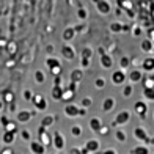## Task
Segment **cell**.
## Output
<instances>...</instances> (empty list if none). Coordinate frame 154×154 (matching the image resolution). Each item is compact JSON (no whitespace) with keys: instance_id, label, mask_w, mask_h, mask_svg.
Listing matches in <instances>:
<instances>
[{"instance_id":"7402d4cb","label":"cell","mask_w":154,"mask_h":154,"mask_svg":"<svg viewBox=\"0 0 154 154\" xmlns=\"http://www.w3.org/2000/svg\"><path fill=\"white\" fill-rule=\"evenodd\" d=\"M142 49H145V51H151V43H149V41H143L142 43Z\"/></svg>"},{"instance_id":"d6a6232c","label":"cell","mask_w":154,"mask_h":154,"mask_svg":"<svg viewBox=\"0 0 154 154\" xmlns=\"http://www.w3.org/2000/svg\"><path fill=\"white\" fill-rule=\"evenodd\" d=\"M79 18H82V19H85V18H86V13H85V9H80V11H79Z\"/></svg>"},{"instance_id":"83f0119b","label":"cell","mask_w":154,"mask_h":154,"mask_svg":"<svg viewBox=\"0 0 154 154\" xmlns=\"http://www.w3.org/2000/svg\"><path fill=\"white\" fill-rule=\"evenodd\" d=\"M135 134H137V137H140V138H146V135H145V132H142V129H137L135 130Z\"/></svg>"},{"instance_id":"5bb4252c","label":"cell","mask_w":154,"mask_h":154,"mask_svg":"<svg viewBox=\"0 0 154 154\" xmlns=\"http://www.w3.org/2000/svg\"><path fill=\"white\" fill-rule=\"evenodd\" d=\"M55 146H57L58 149H61L63 146H65V143H63V138H61V135H60L58 132L55 134Z\"/></svg>"},{"instance_id":"4316f807","label":"cell","mask_w":154,"mask_h":154,"mask_svg":"<svg viewBox=\"0 0 154 154\" xmlns=\"http://www.w3.org/2000/svg\"><path fill=\"white\" fill-rule=\"evenodd\" d=\"M128 65H129V58H121V68L124 69V68H128Z\"/></svg>"},{"instance_id":"30bf717a","label":"cell","mask_w":154,"mask_h":154,"mask_svg":"<svg viewBox=\"0 0 154 154\" xmlns=\"http://www.w3.org/2000/svg\"><path fill=\"white\" fill-rule=\"evenodd\" d=\"M32 115H33V113H30V112H19L18 113V120H19V121H22V123L28 121V120L32 118Z\"/></svg>"},{"instance_id":"d6986e66","label":"cell","mask_w":154,"mask_h":154,"mask_svg":"<svg viewBox=\"0 0 154 154\" xmlns=\"http://www.w3.org/2000/svg\"><path fill=\"white\" fill-rule=\"evenodd\" d=\"M143 93H145V96L148 99H154V90L153 88H145V91H143Z\"/></svg>"},{"instance_id":"d590c367","label":"cell","mask_w":154,"mask_h":154,"mask_svg":"<svg viewBox=\"0 0 154 154\" xmlns=\"http://www.w3.org/2000/svg\"><path fill=\"white\" fill-rule=\"evenodd\" d=\"M0 123H3V124L6 126V124H8V120H6L5 116H2V118H0Z\"/></svg>"},{"instance_id":"f1b7e54d","label":"cell","mask_w":154,"mask_h":154,"mask_svg":"<svg viewBox=\"0 0 154 154\" xmlns=\"http://www.w3.org/2000/svg\"><path fill=\"white\" fill-rule=\"evenodd\" d=\"M80 76H82V74H80L79 71H74V72H72V80H74V82H77V80H79V77H80Z\"/></svg>"},{"instance_id":"1f68e13d","label":"cell","mask_w":154,"mask_h":154,"mask_svg":"<svg viewBox=\"0 0 154 154\" xmlns=\"http://www.w3.org/2000/svg\"><path fill=\"white\" fill-rule=\"evenodd\" d=\"M24 98H25V99H32V98H33L32 93H30V90H25V91H24Z\"/></svg>"},{"instance_id":"8d00e7d4","label":"cell","mask_w":154,"mask_h":154,"mask_svg":"<svg viewBox=\"0 0 154 154\" xmlns=\"http://www.w3.org/2000/svg\"><path fill=\"white\" fill-rule=\"evenodd\" d=\"M90 102H91V101H90L88 98H86V99H83V105H85V107H88V105H90Z\"/></svg>"},{"instance_id":"9c48e42d","label":"cell","mask_w":154,"mask_h":154,"mask_svg":"<svg viewBox=\"0 0 154 154\" xmlns=\"http://www.w3.org/2000/svg\"><path fill=\"white\" fill-rule=\"evenodd\" d=\"M135 110H137V112H138L142 116H145V113H146V104L142 102V101L137 102V104H135Z\"/></svg>"},{"instance_id":"74e56055","label":"cell","mask_w":154,"mask_h":154,"mask_svg":"<svg viewBox=\"0 0 154 154\" xmlns=\"http://www.w3.org/2000/svg\"><path fill=\"white\" fill-rule=\"evenodd\" d=\"M116 137H120L121 140H124V134H123V132H116Z\"/></svg>"},{"instance_id":"836d02e7","label":"cell","mask_w":154,"mask_h":154,"mask_svg":"<svg viewBox=\"0 0 154 154\" xmlns=\"http://www.w3.org/2000/svg\"><path fill=\"white\" fill-rule=\"evenodd\" d=\"M22 137H24L25 140H28V138H30V134L27 132V130H22Z\"/></svg>"},{"instance_id":"ac0fdd59","label":"cell","mask_w":154,"mask_h":154,"mask_svg":"<svg viewBox=\"0 0 154 154\" xmlns=\"http://www.w3.org/2000/svg\"><path fill=\"white\" fill-rule=\"evenodd\" d=\"M123 95H124L126 98H129V96L132 95V85H126L124 90H123Z\"/></svg>"},{"instance_id":"484cf974","label":"cell","mask_w":154,"mask_h":154,"mask_svg":"<svg viewBox=\"0 0 154 154\" xmlns=\"http://www.w3.org/2000/svg\"><path fill=\"white\" fill-rule=\"evenodd\" d=\"M98 148V143L95 142V140H91V142H88V149H96Z\"/></svg>"},{"instance_id":"e575fe53","label":"cell","mask_w":154,"mask_h":154,"mask_svg":"<svg viewBox=\"0 0 154 154\" xmlns=\"http://www.w3.org/2000/svg\"><path fill=\"white\" fill-rule=\"evenodd\" d=\"M134 153H138V154H146V149L145 148H138V149H135V151H134Z\"/></svg>"},{"instance_id":"277c9868","label":"cell","mask_w":154,"mask_h":154,"mask_svg":"<svg viewBox=\"0 0 154 154\" xmlns=\"http://www.w3.org/2000/svg\"><path fill=\"white\" fill-rule=\"evenodd\" d=\"M112 58H110V55H107V53H102L101 55V65H102V68H105V69H109L110 66H112Z\"/></svg>"},{"instance_id":"2e32d148","label":"cell","mask_w":154,"mask_h":154,"mask_svg":"<svg viewBox=\"0 0 154 154\" xmlns=\"http://www.w3.org/2000/svg\"><path fill=\"white\" fill-rule=\"evenodd\" d=\"M110 28H112V32H121V30H126V27L121 25V24H115V22H113V24L110 25Z\"/></svg>"},{"instance_id":"7a4b0ae2","label":"cell","mask_w":154,"mask_h":154,"mask_svg":"<svg viewBox=\"0 0 154 154\" xmlns=\"http://www.w3.org/2000/svg\"><path fill=\"white\" fill-rule=\"evenodd\" d=\"M33 102H35L36 109H39V110H44L46 107H47V104H46V99L43 98V96H33Z\"/></svg>"},{"instance_id":"ffe728a7","label":"cell","mask_w":154,"mask_h":154,"mask_svg":"<svg viewBox=\"0 0 154 154\" xmlns=\"http://www.w3.org/2000/svg\"><path fill=\"white\" fill-rule=\"evenodd\" d=\"M35 77H36V82H38V83H43V82H44V74H43L41 71H36Z\"/></svg>"},{"instance_id":"3957f363","label":"cell","mask_w":154,"mask_h":154,"mask_svg":"<svg viewBox=\"0 0 154 154\" xmlns=\"http://www.w3.org/2000/svg\"><path fill=\"white\" fill-rule=\"evenodd\" d=\"M98 9H99V13H102V14L109 13V11H110L109 2H107V0H99V2H98Z\"/></svg>"},{"instance_id":"9a60e30c","label":"cell","mask_w":154,"mask_h":154,"mask_svg":"<svg viewBox=\"0 0 154 154\" xmlns=\"http://www.w3.org/2000/svg\"><path fill=\"white\" fill-rule=\"evenodd\" d=\"M63 55L66 57V58H74V53H72V49L71 47H63Z\"/></svg>"},{"instance_id":"e0dca14e","label":"cell","mask_w":154,"mask_h":154,"mask_svg":"<svg viewBox=\"0 0 154 154\" xmlns=\"http://www.w3.org/2000/svg\"><path fill=\"white\" fill-rule=\"evenodd\" d=\"M13 138H14V135H13L11 132H6L5 135H3V142H5V143H11Z\"/></svg>"},{"instance_id":"8992f818","label":"cell","mask_w":154,"mask_h":154,"mask_svg":"<svg viewBox=\"0 0 154 154\" xmlns=\"http://www.w3.org/2000/svg\"><path fill=\"white\" fill-rule=\"evenodd\" d=\"M113 105H115V99H113V98H107L105 101L102 102V109L105 110V112L112 110V109H113Z\"/></svg>"},{"instance_id":"cb8c5ba5","label":"cell","mask_w":154,"mask_h":154,"mask_svg":"<svg viewBox=\"0 0 154 154\" xmlns=\"http://www.w3.org/2000/svg\"><path fill=\"white\" fill-rule=\"evenodd\" d=\"M105 85V80L102 79V77H99L98 80H96V86H99V88H101V86H104Z\"/></svg>"},{"instance_id":"603a6c76","label":"cell","mask_w":154,"mask_h":154,"mask_svg":"<svg viewBox=\"0 0 154 154\" xmlns=\"http://www.w3.org/2000/svg\"><path fill=\"white\" fill-rule=\"evenodd\" d=\"M90 124H91V128L95 129V130H99V121H98V120H91Z\"/></svg>"},{"instance_id":"44dd1931","label":"cell","mask_w":154,"mask_h":154,"mask_svg":"<svg viewBox=\"0 0 154 154\" xmlns=\"http://www.w3.org/2000/svg\"><path fill=\"white\" fill-rule=\"evenodd\" d=\"M52 96L53 98H61V90H60V86H55V88L52 90Z\"/></svg>"},{"instance_id":"52a82bcc","label":"cell","mask_w":154,"mask_h":154,"mask_svg":"<svg viewBox=\"0 0 154 154\" xmlns=\"http://www.w3.org/2000/svg\"><path fill=\"white\" fill-rule=\"evenodd\" d=\"M30 148H32V151L35 154H44V146L36 143V142H33L32 145H30Z\"/></svg>"},{"instance_id":"60d3db41","label":"cell","mask_w":154,"mask_h":154,"mask_svg":"<svg viewBox=\"0 0 154 154\" xmlns=\"http://www.w3.org/2000/svg\"><path fill=\"white\" fill-rule=\"evenodd\" d=\"M151 80H153V82H154V74H153V76H151Z\"/></svg>"},{"instance_id":"ab89813d","label":"cell","mask_w":154,"mask_h":154,"mask_svg":"<svg viewBox=\"0 0 154 154\" xmlns=\"http://www.w3.org/2000/svg\"><path fill=\"white\" fill-rule=\"evenodd\" d=\"M71 153H72V154H79V151H77V149H72Z\"/></svg>"},{"instance_id":"b9f144b4","label":"cell","mask_w":154,"mask_h":154,"mask_svg":"<svg viewBox=\"0 0 154 154\" xmlns=\"http://www.w3.org/2000/svg\"><path fill=\"white\" fill-rule=\"evenodd\" d=\"M0 107H2V104H0Z\"/></svg>"},{"instance_id":"4fadbf2b","label":"cell","mask_w":154,"mask_h":154,"mask_svg":"<svg viewBox=\"0 0 154 154\" xmlns=\"http://www.w3.org/2000/svg\"><path fill=\"white\" fill-rule=\"evenodd\" d=\"M130 80H132V82H140V80H142V72L140 71H132L130 72Z\"/></svg>"},{"instance_id":"d4e9b609","label":"cell","mask_w":154,"mask_h":154,"mask_svg":"<svg viewBox=\"0 0 154 154\" xmlns=\"http://www.w3.org/2000/svg\"><path fill=\"white\" fill-rule=\"evenodd\" d=\"M52 121H53L52 116H47V118H44V121H43V128H44V126H47V124H51Z\"/></svg>"},{"instance_id":"4dcf8cb0","label":"cell","mask_w":154,"mask_h":154,"mask_svg":"<svg viewBox=\"0 0 154 154\" xmlns=\"http://www.w3.org/2000/svg\"><path fill=\"white\" fill-rule=\"evenodd\" d=\"M72 33H74V30H68V32L65 33V38L66 39H71L72 38Z\"/></svg>"},{"instance_id":"f546056e","label":"cell","mask_w":154,"mask_h":154,"mask_svg":"<svg viewBox=\"0 0 154 154\" xmlns=\"http://www.w3.org/2000/svg\"><path fill=\"white\" fill-rule=\"evenodd\" d=\"M80 132H82V129H80L79 126H74V128H72V134H74V135H79Z\"/></svg>"},{"instance_id":"8fae6325","label":"cell","mask_w":154,"mask_h":154,"mask_svg":"<svg viewBox=\"0 0 154 154\" xmlns=\"http://www.w3.org/2000/svg\"><path fill=\"white\" fill-rule=\"evenodd\" d=\"M46 63H47V65H49V68H51V69H53V71H58V69H60V61H58V60L49 58Z\"/></svg>"},{"instance_id":"ba28073f","label":"cell","mask_w":154,"mask_h":154,"mask_svg":"<svg viewBox=\"0 0 154 154\" xmlns=\"http://www.w3.org/2000/svg\"><path fill=\"white\" fill-rule=\"evenodd\" d=\"M129 120V112H121L118 116H116V120H115V123L118 124V123H126Z\"/></svg>"},{"instance_id":"5b68a950","label":"cell","mask_w":154,"mask_h":154,"mask_svg":"<svg viewBox=\"0 0 154 154\" xmlns=\"http://www.w3.org/2000/svg\"><path fill=\"white\" fill-rule=\"evenodd\" d=\"M66 113H68V115H83L85 110L83 109H76L74 105H66Z\"/></svg>"},{"instance_id":"7c38bea8","label":"cell","mask_w":154,"mask_h":154,"mask_svg":"<svg viewBox=\"0 0 154 154\" xmlns=\"http://www.w3.org/2000/svg\"><path fill=\"white\" fill-rule=\"evenodd\" d=\"M143 69H146V71H153L154 69V58H146L145 61H143Z\"/></svg>"},{"instance_id":"6da1fadb","label":"cell","mask_w":154,"mask_h":154,"mask_svg":"<svg viewBox=\"0 0 154 154\" xmlns=\"http://www.w3.org/2000/svg\"><path fill=\"white\" fill-rule=\"evenodd\" d=\"M124 79H126V76H124V72H123V71H116V72H113V74H112V82L115 83V85L123 83V82H124Z\"/></svg>"},{"instance_id":"f35d334b","label":"cell","mask_w":154,"mask_h":154,"mask_svg":"<svg viewBox=\"0 0 154 154\" xmlns=\"http://www.w3.org/2000/svg\"><path fill=\"white\" fill-rule=\"evenodd\" d=\"M2 154H13V151H11V149H3Z\"/></svg>"}]
</instances>
